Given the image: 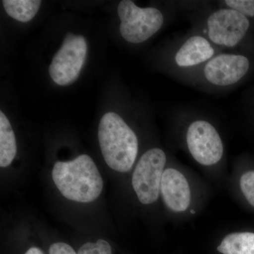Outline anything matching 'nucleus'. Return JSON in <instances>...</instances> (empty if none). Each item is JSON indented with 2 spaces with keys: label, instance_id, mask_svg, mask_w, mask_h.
Wrapping results in <instances>:
<instances>
[{
  "label": "nucleus",
  "instance_id": "1a4fd4ad",
  "mask_svg": "<svg viewBox=\"0 0 254 254\" xmlns=\"http://www.w3.org/2000/svg\"><path fill=\"white\" fill-rule=\"evenodd\" d=\"M160 192L169 209L175 213L186 211L190 203V190L186 177L174 168L164 171Z\"/></svg>",
  "mask_w": 254,
  "mask_h": 254
},
{
  "label": "nucleus",
  "instance_id": "a211bd4d",
  "mask_svg": "<svg viewBox=\"0 0 254 254\" xmlns=\"http://www.w3.org/2000/svg\"><path fill=\"white\" fill-rule=\"evenodd\" d=\"M25 254H44V253L41 249L37 248V247H31Z\"/></svg>",
  "mask_w": 254,
  "mask_h": 254
},
{
  "label": "nucleus",
  "instance_id": "7ed1b4c3",
  "mask_svg": "<svg viewBox=\"0 0 254 254\" xmlns=\"http://www.w3.org/2000/svg\"><path fill=\"white\" fill-rule=\"evenodd\" d=\"M118 14L121 21L120 33L128 43L136 44L147 41L163 24L161 11L153 7H138L130 0H124L120 3Z\"/></svg>",
  "mask_w": 254,
  "mask_h": 254
},
{
  "label": "nucleus",
  "instance_id": "ddd939ff",
  "mask_svg": "<svg viewBox=\"0 0 254 254\" xmlns=\"http://www.w3.org/2000/svg\"><path fill=\"white\" fill-rule=\"evenodd\" d=\"M1 2L10 17L26 23L36 16L42 1L39 0H3Z\"/></svg>",
  "mask_w": 254,
  "mask_h": 254
},
{
  "label": "nucleus",
  "instance_id": "f257e3e1",
  "mask_svg": "<svg viewBox=\"0 0 254 254\" xmlns=\"http://www.w3.org/2000/svg\"><path fill=\"white\" fill-rule=\"evenodd\" d=\"M52 175L60 193L72 201L91 203L103 191V178L88 155H79L71 161L57 162Z\"/></svg>",
  "mask_w": 254,
  "mask_h": 254
},
{
  "label": "nucleus",
  "instance_id": "0eeeda50",
  "mask_svg": "<svg viewBox=\"0 0 254 254\" xmlns=\"http://www.w3.org/2000/svg\"><path fill=\"white\" fill-rule=\"evenodd\" d=\"M207 24L210 41L226 47L238 44L250 28L247 16L232 9H220L213 13Z\"/></svg>",
  "mask_w": 254,
  "mask_h": 254
},
{
  "label": "nucleus",
  "instance_id": "6ab92c4d",
  "mask_svg": "<svg viewBox=\"0 0 254 254\" xmlns=\"http://www.w3.org/2000/svg\"><path fill=\"white\" fill-rule=\"evenodd\" d=\"M190 213H191V214H194L195 211L193 210H190Z\"/></svg>",
  "mask_w": 254,
  "mask_h": 254
},
{
  "label": "nucleus",
  "instance_id": "39448f33",
  "mask_svg": "<svg viewBox=\"0 0 254 254\" xmlns=\"http://www.w3.org/2000/svg\"><path fill=\"white\" fill-rule=\"evenodd\" d=\"M87 51L84 37L68 33L50 65L49 73L53 81L62 86L76 81L86 62Z\"/></svg>",
  "mask_w": 254,
  "mask_h": 254
},
{
  "label": "nucleus",
  "instance_id": "423d86ee",
  "mask_svg": "<svg viewBox=\"0 0 254 254\" xmlns=\"http://www.w3.org/2000/svg\"><path fill=\"white\" fill-rule=\"evenodd\" d=\"M187 143L190 154L200 165H215L223 155V144L218 132L204 120L190 124L187 130Z\"/></svg>",
  "mask_w": 254,
  "mask_h": 254
},
{
  "label": "nucleus",
  "instance_id": "f3484780",
  "mask_svg": "<svg viewBox=\"0 0 254 254\" xmlns=\"http://www.w3.org/2000/svg\"><path fill=\"white\" fill-rule=\"evenodd\" d=\"M49 254H78L71 246L64 242H56L50 246Z\"/></svg>",
  "mask_w": 254,
  "mask_h": 254
},
{
  "label": "nucleus",
  "instance_id": "6e6552de",
  "mask_svg": "<svg viewBox=\"0 0 254 254\" xmlns=\"http://www.w3.org/2000/svg\"><path fill=\"white\" fill-rule=\"evenodd\" d=\"M250 68V61L245 56L220 55L210 60L204 68L205 78L215 86L234 84L245 76Z\"/></svg>",
  "mask_w": 254,
  "mask_h": 254
},
{
  "label": "nucleus",
  "instance_id": "f8f14e48",
  "mask_svg": "<svg viewBox=\"0 0 254 254\" xmlns=\"http://www.w3.org/2000/svg\"><path fill=\"white\" fill-rule=\"evenodd\" d=\"M218 251L222 254H254V233L234 232L227 235Z\"/></svg>",
  "mask_w": 254,
  "mask_h": 254
},
{
  "label": "nucleus",
  "instance_id": "9d476101",
  "mask_svg": "<svg viewBox=\"0 0 254 254\" xmlns=\"http://www.w3.org/2000/svg\"><path fill=\"white\" fill-rule=\"evenodd\" d=\"M214 50L210 43L201 36H195L189 38L175 56L177 65L182 67L199 64L210 59Z\"/></svg>",
  "mask_w": 254,
  "mask_h": 254
},
{
  "label": "nucleus",
  "instance_id": "2eb2a0df",
  "mask_svg": "<svg viewBox=\"0 0 254 254\" xmlns=\"http://www.w3.org/2000/svg\"><path fill=\"white\" fill-rule=\"evenodd\" d=\"M240 187L245 198L254 207V170L242 175L240 179Z\"/></svg>",
  "mask_w": 254,
  "mask_h": 254
},
{
  "label": "nucleus",
  "instance_id": "f03ea898",
  "mask_svg": "<svg viewBox=\"0 0 254 254\" xmlns=\"http://www.w3.org/2000/svg\"><path fill=\"white\" fill-rule=\"evenodd\" d=\"M98 140L110 168L119 173L131 170L138 155V138L120 115L113 112L103 115L98 127Z\"/></svg>",
  "mask_w": 254,
  "mask_h": 254
},
{
  "label": "nucleus",
  "instance_id": "9b49d317",
  "mask_svg": "<svg viewBox=\"0 0 254 254\" xmlns=\"http://www.w3.org/2000/svg\"><path fill=\"white\" fill-rule=\"evenodd\" d=\"M17 152L14 132L9 120L0 112V166L6 168L12 163Z\"/></svg>",
  "mask_w": 254,
  "mask_h": 254
},
{
  "label": "nucleus",
  "instance_id": "dca6fc26",
  "mask_svg": "<svg viewBox=\"0 0 254 254\" xmlns=\"http://www.w3.org/2000/svg\"><path fill=\"white\" fill-rule=\"evenodd\" d=\"M225 2L232 9L246 16H254V0H227Z\"/></svg>",
  "mask_w": 254,
  "mask_h": 254
},
{
  "label": "nucleus",
  "instance_id": "4468645a",
  "mask_svg": "<svg viewBox=\"0 0 254 254\" xmlns=\"http://www.w3.org/2000/svg\"><path fill=\"white\" fill-rule=\"evenodd\" d=\"M78 254H112L111 246L103 240H98L95 243L87 242L79 249Z\"/></svg>",
  "mask_w": 254,
  "mask_h": 254
},
{
  "label": "nucleus",
  "instance_id": "20e7f679",
  "mask_svg": "<svg viewBox=\"0 0 254 254\" xmlns=\"http://www.w3.org/2000/svg\"><path fill=\"white\" fill-rule=\"evenodd\" d=\"M166 161L165 152L154 148L145 152L137 163L132 176V186L143 204H151L158 200Z\"/></svg>",
  "mask_w": 254,
  "mask_h": 254
}]
</instances>
